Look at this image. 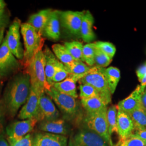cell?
<instances>
[{
	"label": "cell",
	"instance_id": "cell-1",
	"mask_svg": "<svg viewBox=\"0 0 146 146\" xmlns=\"http://www.w3.org/2000/svg\"><path fill=\"white\" fill-rule=\"evenodd\" d=\"M31 78L28 73H19L14 76L5 87L2 100L6 114L14 117L26 102L31 92Z\"/></svg>",
	"mask_w": 146,
	"mask_h": 146
},
{
	"label": "cell",
	"instance_id": "cell-2",
	"mask_svg": "<svg viewBox=\"0 0 146 146\" xmlns=\"http://www.w3.org/2000/svg\"><path fill=\"white\" fill-rule=\"evenodd\" d=\"M80 84H87L96 89L100 94L102 98L108 104L111 101V94L107 78L106 68L94 66L90 68L89 70L79 81Z\"/></svg>",
	"mask_w": 146,
	"mask_h": 146
},
{
	"label": "cell",
	"instance_id": "cell-3",
	"mask_svg": "<svg viewBox=\"0 0 146 146\" xmlns=\"http://www.w3.org/2000/svg\"><path fill=\"white\" fill-rule=\"evenodd\" d=\"M44 92L57 105L65 120L72 121L78 119L79 106L76 99L59 92L52 86Z\"/></svg>",
	"mask_w": 146,
	"mask_h": 146
},
{
	"label": "cell",
	"instance_id": "cell-4",
	"mask_svg": "<svg viewBox=\"0 0 146 146\" xmlns=\"http://www.w3.org/2000/svg\"><path fill=\"white\" fill-rule=\"evenodd\" d=\"M20 32L24 41L23 60L28 66L37 52L42 49L43 41L41 36L28 23L21 24Z\"/></svg>",
	"mask_w": 146,
	"mask_h": 146
},
{
	"label": "cell",
	"instance_id": "cell-5",
	"mask_svg": "<svg viewBox=\"0 0 146 146\" xmlns=\"http://www.w3.org/2000/svg\"><path fill=\"white\" fill-rule=\"evenodd\" d=\"M28 74L31 78V86L42 90L50 87L47 83L45 73V59L42 49L38 50L28 65Z\"/></svg>",
	"mask_w": 146,
	"mask_h": 146
},
{
	"label": "cell",
	"instance_id": "cell-6",
	"mask_svg": "<svg viewBox=\"0 0 146 146\" xmlns=\"http://www.w3.org/2000/svg\"><path fill=\"white\" fill-rule=\"evenodd\" d=\"M107 107L99 111L86 113L84 118L86 127L94 131L104 139L110 146H115L111 139L108 131V125L107 118Z\"/></svg>",
	"mask_w": 146,
	"mask_h": 146
},
{
	"label": "cell",
	"instance_id": "cell-7",
	"mask_svg": "<svg viewBox=\"0 0 146 146\" xmlns=\"http://www.w3.org/2000/svg\"><path fill=\"white\" fill-rule=\"evenodd\" d=\"M68 146H110L101 136L86 127L71 135Z\"/></svg>",
	"mask_w": 146,
	"mask_h": 146
},
{
	"label": "cell",
	"instance_id": "cell-8",
	"mask_svg": "<svg viewBox=\"0 0 146 146\" xmlns=\"http://www.w3.org/2000/svg\"><path fill=\"white\" fill-rule=\"evenodd\" d=\"M37 122L35 118H33L15 121L7 125L5 128V133L7 140L9 145L31 132Z\"/></svg>",
	"mask_w": 146,
	"mask_h": 146
},
{
	"label": "cell",
	"instance_id": "cell-9",
	"mask_svg": "<svg viewBox=\"0 0 146 146\" xmlns=\"http://www.w3.org/2000/svg\"><path fill=\"white\" fill-rule=\"evenodd\" d=\"M21 21L16 19L9 27L5 37L7 46L17 59L23 60L24 50L21 42Z\"/></svg>",
	"mask_w": 146,
	"mask_h": 146
},
{
	"label": "cell",
	"instance_id": "cell-10",
	"mask_svg": "<svg viewBox=\"0 0 146 146\" xmlns=\"http://www.w3.org/2000/svg\"><path fill=\"white\" fill-rule=\"evenodd\" d=\"M19 67V62L8 48L4 38L0 46V76L7 77Z\"/></svg>",
	"mask_w": 146,
	"mask_h": 146
},
{
	"label": "cell",
	"instance_id": "cell-11",
	"mask_svg": "<svg viewBox=\"0 0 146 146\" xmlns=\"http://www.w3.org/2000/svg\"><path fill=\"white\" fill-rule=\"evenodd\" d=\"M85 11H59L62 26L74 35H80V29Z\"/></svg>",
	"mask_w": 146,
	"mask_h": 146
},
{
	"label": "cell",
	"instance_id": "cell-12",
	"mask_svg": "<svg viewBox=\"0 0 146 146\" xmlns=\"http://www.w3.org/2000/svg\"><path fill=\"white\" fill-rule=\"evenodd\" d=\"M44 90L31 86V92L27 100L20 110L18 117L21 120L35 118L37 113L41 95Z\"/></svg>",
	"mask_w": 146,
	"mask_h": 146
},
{
	"label": "cell",
	"instance_id": "cell-13",
	"mask_svg": "<svg viewBox=\"0 0 146 146\" xmlns=\"http://www.w3.org/2000/svg\"><path fill=\"white\" fill-rule=\"evenodd\" d=\"M60 113L52 99L45 92L42 93L39 101L38 108L35 119L38 122L55 120L59 117Z\"/></svg>",
	"mask_w": 146,
	"mask_h": 146
},
{
	"label": "cell",
	"instance_id": "cell-14",
	"mask_svg": "<svg viewBox=\"0 0 146 146\" xmlns=\"http://www.w3.org/2000/svg\"><path fill=\"white\" fill-rule=\"evenodd\" d=\"M32 146H68L67 136L37 132L31 136Z\"/></svg>",
	"mask_w": 146,
	"mask_h": 146
},
{
	"label": "cell",
	"instance_id": "cell-15",
	"mask_svg": "<svg viewBox=\"0 0 146 146\" xmlns=\"http://www.w3.org/2000/svg\"><path fill=\"white\" fill-rule=\"evenodd\" d=\"M117 133L119 141H123L134 132V125L128 114L118 110L117 114Z\"/></svg>",
	"mask_w": 146,
	"mask_h": 146
},
{
	"label": "cell",
	"instance_id": "cell-16",
	"mask_svg": "<svg viewBox=\"0 0 146 146\" xmlns=\"http://www.w3.org/2000/svg\"><path fill=\"white\" fill-rule=\"evenodd\" d=\"M38 127L43 132L62 135L66 136L70 131L69 125L64 119H57L42 121L40 122Z\"/></svg>",
	"mask_w": 146,
	"mask_h": 146
},
{
	"label": "cell",
	"instance_id": "cell-17",
	"mask_svg": "<svg viewBox=\"0 0 146 146\" xmlns=\"http://www.w3.org/2000/svg\"><path fill=\"white\" fill-rule=\"evenodd\" d=\"M142 92L140 85H138L135 89L127 98L121 100L117 105V109L129 114L131 111L141 107Z\"/></svg>",
	"mask_w": 146,
	"mask_h": 146
},
{
	"label": "cell",
	"instance_id": "cell-18",
	"mask_svg": "<svg viewBox=\"0 0 146 146\" xmlns=\"http://www.w3.org/2000/svg\"><path fill=\"white\" fill-rule=\"evenodd\" d=\"M42 35L52 40H58L61 35L59 11H53L50 14Z\"/></svg>",
	"mask_w": 146,
	"mask_h": 146
},
{
	"label": "cell",
	"instance_id": "cell-19",
	"mask_svg": "<svg viewBox=\"0 0 146 146\" xmlns=\"http://www.w3.org/2000/svg\"><path fill=\"white\" fill-rule=\"evenodd\" d=\"M43 54L45 59V73L46 80L48 85L51 87L53 85L52 77L61 62L47 46L45 48Z\"/></svg>",
	"mask_w": 146,
	"mask_h": 146
},
{
	"label": "cell",
	"instance_id": "cell-20",
	"mask_svg": "<svg viewBox=\"0 0 146 146\" xmlns=\"http://www.w3.org/2000/svg\"><path fill=\"white\" fill-rule=\"evenodd\" d=\"M52 11V9H46L39 11L31 15L27 23L31 25L37 33L42 36L43 29Z\"/></svg>",
	"mask_w": 146,
	"mask_h": 146
},
{
	"label": "cell",
	"instance_id": "cell-21",
	"mask_svg": "<svg viewBox=\"0 0 146 146\" xmlns=\"http://www.w3.org/2000/svg\"><path fill=\"white\" fill-rule=\"evenodd\" d=\"M94 17L90 11H85L80 29V36L84 42L90 43L95 38V34L93 30Z\"/></svg>",
	"mask_w": 146,
	"mask_h": 146
},
{
	"label": "cell",
	"instance_id": "cell-22",
	"mask_svg": "<svg viewBox=\"0 0 146 146\" xmlns=\"http://www.w3.org/2000/svg\"><path fill=\"white\" fill-rule=\"evenodd\" d=\"M76 81L70 75L62 81L53 84L52 86L59 92L66 94L75 99L78 97L76 90Z\"/></svg>",
	"mask_w": 146,
	"mask_h": 146
},
{
	"label": "cell",
	"instance_id": "cell-23",
	"mask_svg": "<svg viewBox=\"0 0 146 146\" xmlns=\"http://www.w3.org/2000/svg\"><path fill=\"white\" fill-rule=\"evenodd\" d=\"M64 67L69 75L76 81H78L81 78H82L90 68L84 62L75 60L71 64L64 66Z\"/></svg>",
	"mask_w": 146,
	"mask_h": 146
},
{
	"label": "cell",
	"instance_id": "cell-24",
	"mask_svg": "<svg viewBox=\"0 0 146 146\" xmlns=\"http://www.w3.org/2000/svg\"><path fill=\"white\" fill-rule=\"evenodd\" d=\"M81 103L87 113H94L107 107L108 104L101 96L81 99Z\"/></svg>",
	"mask_w": 146,
	"mask_h": 146
},
{
	"label": "cell",
	"instance_id": "cell-25",
	"mask_svg": "<svg viewBox=\"0 0 146 146\" xmlns=\"http://www.w3.org/2000/svg\"><path fill=\"white\" fill-rule=\"evenodd\" d=\"M52 52L58 60L63 64L67 66L74 61L72 56L64 45L61 44H54L52 46Z\"/></svg>",
	"mask_w": 146,
	"mask_h": 146
},
{
	"label": "cell",
	"instance_id": "cell-26",
	"mask_svg": "<svg viewBox=\"0 0 146 146\" xmlns=\"http://www.w3.org/2000/svg\"><path fill=\"white\" fill-rule=\"evenodd\" d=\"M128 114L134 125V131L146 129V112L141 107Z\"/></svg>",
	"mask_w": 146,
	"mask_h": 146
},
{
	"label": "cell",
	"instance_id": "cell-27",
	"mask_svg": "<svg viewBox=\"0 0 146 146\" xmlns=\"http://www.w3.org/2000/svg\"><path fill=\"white\" fill-rule=\"evenodd\" d=\"M106 72L110 92L111 94H113L121 78L120 70L116 67H110L106 68Z\"/></svg>",
	"mask_w": 146,
	"mask_h": 146
},
{
	"label": "cell",
	"instance_id": "cell-28",
	"mask_svg": "<svg viewBox=\"0 0 146 146\" xmlns=\"http://www.w3.org/2000/svg\"><path fill=\"white\" fill-rule=\"evenodd\" d=\"M64 46L67 48L70 55L75 61H81L82 58V50L84 45L81 42L74 41L72 42H64Z\"/></svg>",
	"mask_w": 146,
	"mask_h": 146
},
{
	"label": "cell",
	"instance_id": "cell-29",
	"mask_svg": "<svg viewBox=\"0 0 146 146\" xmlns=\"http://www.w3.org/2000/svg\"><path fill=\"white\" fill-rule=\"evenodd\" d=\"M117 107L112 105L107 109V118L108 125V131L110 135L111 136L114 133H117Z\"/></svg>",
	"mask_w": 146,
	"mask_h": 146
},
{
	"label": "cell",
	"instance_id": "cell-30",
	"mask_svg": "<svg viewBox=\"0 0 146 146\" xmlns=\"http://www.w3.org/2000/svg\"><path fill=\"white\" fill-rule=\"evenodd\" d=\"M96 47L94 43H89L84 45L82 50V58L84 62L88 66H93L95 64L94 56Z\"/></svg>",
	"mask_w": 146,
	"mask_h": 146
},
{
	"label": "cell",
	"instance_id": "cell-31",
	"mask_svg": "<svg viewBox=\"0 0 146 146\" xmlns=\"http://www.w3.org/2000/svg\"><path fill=\"white\" fill-rule=\"evenodd\" d=\"M79 89L80 97L81 99H88L96 96H101L98 91L89 84H81L79 86Z\"/></svg>",
	"mask_w": 146,
	"mask_h": 146
},
{
	"label": "cell",
	"instance_id": "cell-32",
	"mask_svg": "<svg viewBox=\"0 0 146 146\" xmlns=\"http://www.w3.org/2000/svg\"><path fill=\"white\" fill-rule=\"evenodd\" d=\"M94 43L97 49L108 55L110 58L112 59L115 55L116 48L113 43L104 41H98Z\"/></svg>",
	"mask_w": 146,
	"mask_h": 146
},
{
	"label": "cell",
	"instance_id": "cell-33",
	"mask_svg": "<svg viewBox=\"0 0 146 146\" xmlns=\"http://www.w3.org/2000/svg\"><path fill=\"white\" fill-rule=\"evenodd\" d=\"M111 61L112 59L108 55L96 48L94 56V63L96 66L102 68L106 67L110 64Z\"/></svg>",
	"mask_w": 146,
	"mask_h": 146
},
{
	"label": "cell",
	"instance_id": "cell-34",
	"mask_svg": "<svg viewBox=\"0 0 146 146\" xmlns=\"http://www.w3.org/2000/svg\"><path fill=\"white\" fill-rule=\"evenodd\" d=\"M115 146H146V142L133 134L125 140L119 141Z\"/></svg>",
	"mask_w": 146,
	"mask_h": 146
},
{
	"label": "cell",
	"instance_id": "cell-35",
	"mask_svg": "<svg viewBox=\"0 0 146 146\" xmlns=\"http://www.w3.org/2000/svg\"><path fill=\"white\" fill-rule=\"evenodd\" d=\"M69 74L62 63L60 64L52 78V84L60 82L67 78Z\"/></svg>",
	"mask_w": 146,
	"mask_h": 146
},
{
	"label": "cell",
	"instance_id": "cell-36",
	"mask_svg": "<svg viewBox=\"0 0 146 146\" xmlns=\"http://www.w3.org/2000/svg\"><path fill=\"white\" fill-rule=\"evenodd\" d=\"M6 115L7 114L3 102L2 101L0 102V135L4 134Z\"/></svg>",
	"mask_w": 146,
	"mask_h": 146
},
{
	"label": "cell",
	"instance_id": "cell-37",
	"mask_svg": "<svg viewBox=\"0 0 146 146\" xmlns=\"http://www.w3.org/2000/svg\"><path fill=\"white\" fill-rule=\"evenodd\" d=\"M10 146H32L31 135L28 134L25 136L23 138L18 141H16L9 145Z\"/></svg>",
	"mask_w": 146,
	"mask_h": 146
},
{
	"label": "cell",
	"instance_id": "cell-38",
	"mask_svg": "<svg viewBox=\"0 0 146 146\" xmlns=\"http://www.w3.org/2000/svg\"><path fill=\"white\" fill-rule=\"evenodd\" d=\"M9 22V16L5 9L0 10V29L5 28Z\"/></svg>",
	"mask_w": 146,
	"mask_h": 146
},
{
	"label": "cell",
	"instance_id": "cell-39",
	"mask_svg": "<svg viewBox=\"0 0 146 146\" xmlns=\"http://www.w3.org/2000/svg\"><path fill=\"white\" fill-rule=\"evenodd\" d=\"M146 74V62L142 64L141 66L136 70V75L140 82H141L142 80L144 78Z\"/></svg>",
	"mask_w": 146,
	"mask_h": 146
},
{
	"label": "cell",
	"instance_id": "cell-40",
	"mask_svg": "<svg viewBox=\"0 0 146 146\" xmlns=\"http://www.w3.org/2000/svg\"><path fill=\"white\" fill-rule=\"evenodd\" d=\"M133 134L143 141L146 142V129L139 131H135Z\"/></svg>",
	"mask_w": 146,
	"mask_h": 146
},
{
	"label": "cell",
	"instance_id": "cell-41",
	"mask_svg": "<svg viewBox=\"0 0 146 146\" xmlns=\"http://www.w3.org/2000/svg\"><path fill=\"white\" fill-rule=\"evenodd\" d=\"M141 108L144 110L146 112V91L143 93L142 95L141 99Z\"/></svg>",
	"mask_w": 146,
	"mask_h": 146
},
{
	"label": "cell",
	"instance_id": "cell-42",
	"mask_svg": "<svg viewBox=\"0 0 146 146\" xmlns=\"http://www.w3.org/2000/svg\"><path fill=\"white\" fill-rule=\"evenodd\" d=\"M0 146H10L4 134L0 135Z\"/></svg>",
	"mask_w": 146,
	"mask_h": 146
},
{
	"label": "cell",
	"instance_id": "cell-43",
	"mask_svg": "<svg viewBox=\"0 0 146 146\" xmlns=\"http://www.w3.org/2000/svg\"><path fill=\"white\" fill-rule=\"evenodd\" d=\"M5 31V28H1L0 29V46L1 45L4 39V33Z\"/></svg>",
	"mask_w": 146,
	"mask_h": 146
},
{
	"label": "cell",
	"instance_id": "cell-44",
	"mask_svg": "<svg viewBox=\"0 0 146 146\" xmlns=\"http://www.w3.org/2000/svg\"><path fill=\"white\" fill-rule=\"evenodd\" d=\"M6 3L3 0H0V10L2 9H5V7H6Z\"/></svg>",
	"mask_w": 146,
	"mask_h": 146
},
{
	"label": "cell",
	"instance_id": "cell-45",
	"mask_svg": "<svg viewBox=\"0 0 146 146\" xmlns=\"http://www.w3.org/2000/svg\"><path fill=\"white\" fill-rule=\"evenodd\" d=\"M145 90L146 91V88H145Z\"/></svg>",
	"mask_w": 146,
	"mask_h": 146
}]
</instances>
